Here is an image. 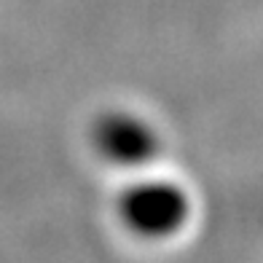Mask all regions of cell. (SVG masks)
Listing matches in <instances>:
<instances>
[{
  "instance_id": "1",
  "label": "cell",
  "mask_w": 263,
  "mask_h": 263,
  "mask_svg": "<svg viewBox=\"0 0 263 263\" xmlns=\"http://www.w3.org/2000/svg\"><path fill=\"white\" fill-rule=\"evenodd\" d=\"M121 223L145 239H166L185 226L191 199L185 191L166 180H145L129 185L118 199Z\"/></svg>"
},
{
  "instance_id": "2",
  "label": "cell",
  "mask_w": 263,
  "mask_h": 263,
  "mask_svg": "<svg viewBox=\"0 0 263 263\" xmlns=\"http://www.w3.org/2000/svg\"><path fill=\"white\" fill-rule=\"evenodd\" d=\"M94 145L100 156L121 166H137L156 156L159 140L142 118L135 113H105L94 124Z\"/></svg>"
}]
</instances>
